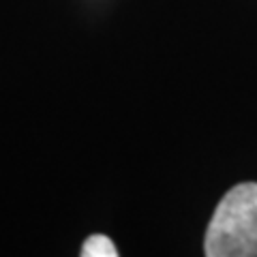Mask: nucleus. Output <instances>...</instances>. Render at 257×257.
<instances>
[{"instance_id":"nucleus-1","label":"nucleus","mask_w":257,"mask_h":257,"mask_svg":"<svg viewBox=\"0 0 257 257\" xmlns=\"http://www.w3.org/2000/svg\"><path fill=\"white\" fill-rule=\"evenodd\" d=\"M208 257H257V182L225 193L206 229Z\"/></svg>"},{"instance_id":"nucleus-2","label":"nucleus","mask_w":257,"mask_h":257,"mask_svg":"<svg viewBox=\"0 0 257 257\" xmlns=\"http://www.w3.org/2000/svg\"><path fill=\"white\" fill-rule=\"evenodd\" d=\"M118 248L107 236L94 234L82 244V257H116Z\"/></svg>"}]
</instances>
